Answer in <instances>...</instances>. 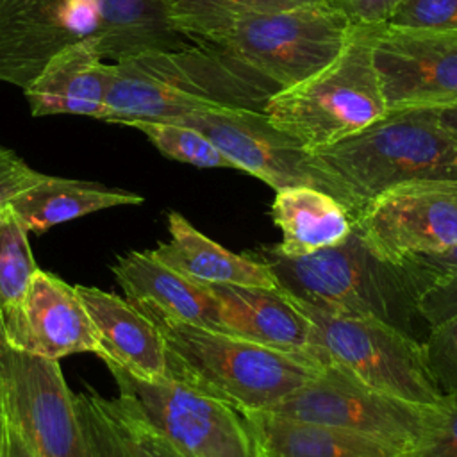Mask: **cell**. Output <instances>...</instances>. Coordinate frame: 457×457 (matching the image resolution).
<instances>
[{
  "label": "cell",
  "instance_id": "1",
  "mask_svg": "<svg viewBox=\"0 0 457 457\" xmlns=\"http://www.w3.org/2000/svg\"><path fill=\"white\" fill-rule=\"evenodd\" d=\"M264 261L278 287L295 298L336 314L375 318L407 334L420 316L421 295L436 277L412 261L391 262L373 253L355 234L337 246L289 257L275 245L252 252Z\"/></svg>",
  "mask_w": 457,
  "mask_h": 457
},
{
  "label": "cell",
  "instance_id": "2",
  "mask_svg": "<svg viewBox=\"0 0 457 457\" xmlns=\"http://www.w3.org/2000/svg\"><path fill=\"white\" fill-rule=\"evenodd\" d=\"M132 303L164 339L168 378L214 395L236 409L266 411L323 370L318 361L186 323L154 303Z\"/></svg>",
  "mask_w": 457,
  "mask_h": 457
},
{
  "label": "cell",
  "instance_id": "3",
  "mask_svg": "<svg viewBox=\"0 0 457 457\" xmlns=\"http://www.w3.org/2000/svg\"><path fill=\"white\" fill-rule=\"evenodd\" d=\"M309 155L345 186L359 212L400 184L457 180V136L437 107L387 111L368 127Z\"/></svg>",
  "mask_w": 457,
  "mask_h": 457
},
{
  "label": "cell",
  "instance_id": "4",
  "mask_svg": "<svg viewBox=\"0 0 457 457\" xmlns=\"http://www.w3.org/2000/svg\"><path fill=\"white\" fill-rule=\"evenodd\" d=\"M378 25L352 23L337 57L309 79L271 93L268 121L307 152L332 145L387 112L373 61Z\"/></svg>",
  "mask_w": 457,
  "mask_h": 457
},
{
  "label": "cell",
  "instance_id": "5",
  "mask_svg": "<svg viewBox=\"0 0 457 457\" xmlns=\"http://www.w3.org/2000/svg\"><path fill=\"white\" fill-rule=\"evenodd\" d=\"M282 293L309 321L311 343L323 366L332 364L371 389L412 403L446 405L425 343L412 334L375 318L327 312Z\"/></svg>",
  "mask_w": 457,
  "mask_h": 457
},
{
  "label": "cell",
  "instance_id": "6",
  "mask_svg": "<svg viewBox=\"0 0 457 457\" xmlns=\"http://www.w3.org/2000/svg\"><path fill=\"white\" fill-rule=\"evenodd\" d=\"M352 21L328 0L234 21L209 46L230 66L253 73L275 91L291 87L330 64Z\"/></svg>",
  "mask_w": 457,
  "mask_h": 457
},
{
  "label": "cell",
  "instance_id": "7",
  "mask_svg": "<svg viewBox=\"0 0 457 457\" xmlns=\"http://www.w3.org/2000/svg\"><path fill=\"white\" fill-rule=\"evenodd\" d=\"M266 411L353 430L414 452L437 437L446 416V405H420L380 393L332 364Z\"/></svg>",
  "mask_w": 457,
  "mask_h": 457
},
{
  "label": "cell",
  "instance_id": "8",
  "mask_svg": "<svg viewBox=\"0 0 457 457\" xmlns=\"http://www.w3.org/2000/svg\"><path fill=\"white\" fill-rule=\"evenodd\" d=\"M129 409L189 457H257L241 412L221 398L177 380L139 378L105 362Z\"/></svg>",
  "mask_w": 457,
  "mask_h": 457
},
{
  "label": "cell",
  "instance_id": "9",
  "mask_svg": "<svg viewBox=\"0 0 457 457\" xmlns=\"http://www.w3.org/2000/svg\"><path fill=\"white\" fill-rule=\"evenodd\" d=\"M200 130L234 164L275 191L289 186H311L339 200L352 218L359 207L345 186L318 168L305 148L287 134L275 129L259 109L228 105L214 111H202L171 120Z\"/></svg>",
  "mask_w": 457,
  "mask_h": 457
},
{
  "label": "cell",
  "instance_id": "10",
  "mask_svg": "<svg viewBox=\"0 0 457 457\" xmlns=\"http://www.w3.org/2000/svg\"><path fill=\"white\" fill-rule=\"evenodd\" d=\"M353 230L391 262L445 253L457 246V180L395 186L362 207Z\"/></svg>",
  "mask_w": 457,
  "mask_h": 457
},
{
  "label": "cell",
  "instance_id": "11",
  "mask_svg": "<svg viewBox=\"0 0 457 457\" xmlns=\"http://www.w3.org/2000/svg\"><path fill=\"white\" fill-rule=\"evenodd\" d=\"M7 412L36 457H91L59 361L0 348Z\"/></svg>",
  "mask_w": 457,
  "mask_h": 457
},
{
  "label": "cell",
  "instance_id": "12",
  "mask_svg": "<svg viewBox=\"0 0 457 457\" xmlns=\"http://www.w3.org/2000/svg\"><path fill=\"white\" fill-rule=\"evenodd\" d=\"M373 61L387 111L457 105V30H411L380 23Z\"/></svg>",
  "mask_w": 457,
  "mask_h": 457
},
{
  "label": "cell",
  "instance_id": "13",
  "mask_svg": "<svg viewBox=\"0 0 457 457\" xmlns=\"http://www.w3.org/2000/svg\"><path fill=\"white\" fill-rule=\"evenodd\" d=\"M95 0H0V82L25 89L64 46L95 30Z\"/></svg>",
  "mask_w": 457,
  "mask_h": 457
},
{
  "label": "cell",
  "instance_id": "14",
  "mask_svg": "<svg viewBox=\"0 0 457 457\" xmlns=\"http://www.w3.org/2000/svg\"><path fill=\"white\" fill-rule=\"evenodd\" d=\"M23 352L59 361L73 353L102 357L96 328L75 289L37 268L23 302Z\"/></svg>",
  "mask_w": 457,
  "mask_h": 457
},
{
  "label": "cell",
  "instance_id": "15",
  "mask_svg": "<svg viewBox=\"0 0 457 457\" xmlns=\"http://www.w3.org/2000/svg\"><path fill=\"white\" fill-rule=\"evenodd\" d=\"M109 71L104 121H171L191 112L228 107L179 87L161 66L157 52L111 62Z\"/></svg>",
  "mask_w": 457,
  "mask_h": 457
},
{
  "label": "cell",
  "instance_id": "16",
  "mask_svg": "<svg viewBox=\"0 0 457 457\" xmlns=\"http://www.w3.org/2000/svg\"><path fill=\"white\" fill-rule=\"evenodd\" d=\"M100 339L102 361L146 378H168L166 345L155 323L130 300L114 293L75 286Z\"/></svg>",
  "mask_w": 457,
  "mask_h": 457
},
{
  "label": "cell",
  "instance_id": "17",
  "mask_svg": "<svg viewBox=\"0 0 457 457\" xmlns=\"http://www.w3.org/2000/svg\"><path fill=\"white\" fill-rule=\"evenodd\" d=\"M237 411L246 421L257 457H418L414 450L353 430L270 411Z\"/></svg>",
  "mask_w": 457,
  "mask_h": 457
},
{
  "label": "cell",
  "instance_id": "18",
  "mask_svg": "<svg viewBox=\"0 0 457 457\" xmlns=\"http://www.w3.org/2000/svg\"><path fill=\"white\" fill-rule=\"evenodd\" d=\"M207 287L220 302L221 323L228 334L318 361L311 343L309 321L280 287L266 289L232 284H212Z\"/></svg>",
  "mask_w": 457,
  "mask_h": 457
},
{
  "label": "cell",
  "instance_id": "19",
  "mask_svg": "<svg viewBox=\"0 0 457 457\" xmlns=\"http://www.w3.org/2000/svg\"><path fill=\"white\" fill-rule=\"evenodd\" d=\"M109 64L91 36L64 46L23 89L32 116L82 114L102 120Z\"/></svg>",
  "mask_w": 457,
  "mask_h": 457
},
{
  "label": "cell",
  "instance_id": "20",
  "mask_svg": "<svg viewBox=\"0 0 457 457\" xmlns=\"http://www.w3.org/2000/svg\"><path fill=\"white\" fill-rule=\"evenodd\" d=\"M170 239L159 243L150 253L179 271L180 275L204 284H232L278 289L271 268L252 252L236 253L214 243L195 228L180 212H168Z\"/></svg>",
  "mask_w": 457,
  "mask_h": 457
},
{
  "label": "cell",
  "instance_id": "21",
  "mask_svg": "<svg viewBox=\"0 0 457 457\" xmlns=\"http://www.w3.org/2000/svg\"><path fill=\"white\" fill-rule=\"evenodd\" d=\"M116 282L130 302H148L191 325L227 332L214 293L157 261L150 250H132L111 266Z\"/></svg>",
  "mask_w": 457,
  "mask_h": 457
},
{
  "label": "cell",
  "instance_id": "22",
  "mask_svg": "<svg viewBox=\"0 0 457 457\" xmlns=\"http://www.w3.org/2000/svg\"><path fill=\"white\" fill-rule=\"evenodd\" d=\"M96 23L89 34L102 59L120 62L154 52L193 46L171 21L164 0H95Z\"/></svg>",
  "mask_w": 457,
  "mask_h": 457
},
{
  "label": "cell",
  "instance_id": "23",
  "mask_svg": "<svg viewBox=\"0 0 457 457\" xmlns=\"http://www.w3.org/2000/svg\"><path fill=\"white\" fill-rule=\"evenodd\" d=\"M271 218L282 234L275 248L289 257L343 245L353 232L348 209L332 195L311 186L277 189Z\"/></svg>",
  "mask_w": 457,
  "mask_h": 457
},
{
  "label": "cell",
  "instance_id": "24",
  "mask_svg": "<svg viewBox=\"0 0 457 457\" xmlns=\"http://www.w3.org/2000/svg\"><path fill=\"white\" fill-rule=\"evenodd\" d=\"M143 202L145 198L132 191L87 180L45 175L36 186L21 191L9 207L27 232L43 234L55 225L96 211L139 205Z\"/></svg>",
  "mask_w": 457,
  "mask_h": 457
},
{
  "label": "cell",
  "instance_id": "25",
  "mask_svg": "<svg viewBox=\"0 0 457 457\" xmlns=\"http://www.w3.org/2000/svg\"><path fill=\"white\" fill-rule=\"evenodd\" d=\"M29 232L9 205L0 209V348L23 352V302L37 271Z\"/></svg>",
  "mask_w": 457,
  "mask_h": 457
},
{
  "label": "cell",
  "instance_id": "26",
  "mask_svg": "<svg viewBox=\"0 0 457 457\" xmlns=\"http://www.w3.org/2000/svg\"><path fill=\"white\" fill-rule=\"evenodd\" d=\"M312 0H164L173 25L195 43L211 45L234 21L293 9Z\"/></svg>",
  "mask_w": 457,
  "mask_h": 457
},
{
  "label": "cell",
  "instance_id": "27",
  "mask_svg": "<svg viewBox=\"0 0 457 457\" xmlns=\"http://www.w3.org/2000/svg\"><path fill=\"white\" fill-rule=\"evenodd\" d=\"M166 157L198 168H234V164L200 130L171 121H132ZM236 170V168H234Z\"/></svg>",
  "mask_w": 457,
  "mask_h": 457
},
{
  "label": "cell",
  "instance_id": "28",
  "mask_svg": "<svg viewBox=\"0 0 457 457\" xmlns=\"http://www.w3.org/2000/svg\"><path fill=\"white\" fill-rule=\"evenodd\" d=\"M98 402L132 457H189L118 398L98 395Z\"/></svg>",
  "mask_w": 457,
  "mask_h": 457
},
{
  "label": "cell",
  "instance_id": "29",
  "mask_svg": "<svg viewBox=\"0 0 457 457\" xmlns=\"http://www.w3.org/2000/svg\"><path fill=\"white\" fill-rule=\"evenodd\" d=\"M425 343L428 366L445 396L457 395V312L430 325Z\"/></svg>",
  "mask_w": 457,
  "mask_h": 457
},
{
  "label": "cell",
  "instance_id": "30",
  "mask_svg": "<svg viewBox=\"0 0 457 457\" xmlns=\"http://www.w3.org/2000/svg\"><path fill=\"white\" fill-rule=\"evenodd\" d=\"M73 400L91 457H132L111 425L96 393L73 395Z\"/></svg>",
  "mask_w": 457,
  "mask_h": 457
},
{
  "label": "cell",
  "instance_id": "31",
  "mask_svg": "<svg viewBox=\"0 0 457 457\" xmlns=\"http://www.w3.org/2000/svg\"><path fill=\"white\" fill-rule=\"evenodd\" d=\"M386 23L411 30H457V0H403Z\"/></svg>",
  "mask_w": 457,
  "mask_h": 457
},
{
  "label": "cell",
  "instance_id": "32",
  "mask_svg": "<svg viewBox=\"0 0 457 457\" xmlns=\"http://www.w3.org/2000/svg\"><path fill=\"white\" fill-rule=\"evenodd\" d=\"M43 179L45 173L36 171L14 150L0 145V209Z\"/></svg>",
  "mask_w": 457,
  "mask_h": 457
},
{
  "label": "cell",
  "instance_id": "33",
  "mask_svg": "<svg viewBox=\"0 0 457 457\" xmlns=\"http://www.w3.org/2000/svg\"><path fill=\"white\" fill-rule=\"evenodd\" d=\"M453 312H457V277H441L421 295L420 316L430 327Z\"/></svg>",
  "mask_w": 457,
  "mask_h": 457
},
{
  "label": "cell",
  "instance_id": "34",
  "mask_svg": "<svg viewBox=\"0 0 457 457\" xmlns=\"http://www.w3.org/2000/svg\"><path fill=\"white\" fill-rule=\"evenodd\" d=\"M343 11L352 23L380 25L389 20L393 11L403 0H328Z\"/></svg>",
  "mask_w": 457,
  "mask_h": 457
},
{
  "label": "cell",
  "instance_id": "35",
  "mask_svg": "<svg viewBox=\"0 0 457 457\" xmlns=\"http://www.w3.org/2000/svg\"><path fill=\"white\" fill-rule=\"evenodd\" d=\"M418 457H457V395L446 396V416L437 437Z\"/></svg>",
  "mask_w": 457,
  "mask_h": 457
},
{
  "label": "cell",
  "instance_id": "36",
  "mask_svg": "<svg viewBox=\"0 0 457 457\" xmlns=\"http://www.w3.org/2000/svg\"><path fill=\"white\" fill-rule=\"evenodd\" d=\"M409 261H412L418 266L430 271L436 277V280L441 277H457V246L445 253L412 257Z\"/></svg>",
  "mask_w": 457,
  "mask_h": 457
},
{
  "label": "cell",
  "instance_id": "37",
  "mask_svg": "<svg viewBox=\"0 0 457 457\" xmlns=\"http://www.w3.org/2000/svg\"><path fill=\"white\" fill-rule=\"evenodd\" d=\"M2 457H36L30 452V448L25 445L21 436L18 434V430L12 425L11 418H9L7 428H5V441H4V453H2Z\"/></svg>",
  "mask_w": 457,
  "mask_h": 457
},
{
  "label": "cell",
  "instance_id": "38",
  "mask_svg": "<svg viewBox=\"0 0 457 457\" xmlns=\"http://www.w3.org/2000/svg\"><path fill=\"white\" fill-rule=\"evenodd\" d=\"M9 414H7V402H5V391L0 378V457L4 453V441H5V428H7Z\"/></svg>",
  "mask_w": 457,
  "mask_h": 457
},
{
  "label": "cell",
  "instance_id": "39",
  "mask_svg": "<svg viewBox=\"0 0 457 457\" xmlns=\"http://www.w3.org/2000/svg\"><path fill=\"white\" fill-rule=\"evenodd\" d=\"M441 118L453 130V134L457 136V105L455 107L441 109Z\"/></svg>",
  "mask_w": 457,
  "mask_h": 457
}]
</instances>
